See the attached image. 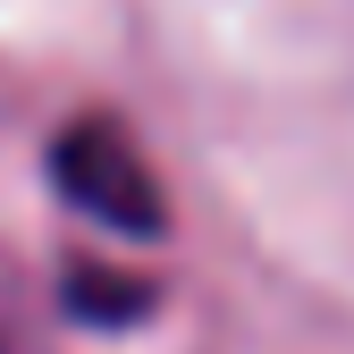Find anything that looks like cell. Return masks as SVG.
<instances>
[{
    "instance_id": "6da1fadb",
    "label": "cell",
    "mask_w": 354,
    "mask_h": 354,
    "mask_svg": "<svg viewBox=\"0 0 354 354\" xmlns=\"http://www.w3.org/2000/svg\"><path fill=\"white\" fill-rule=\"evenodd\" d=\"M51 186H59L84 219H102V228L160 236V186H152V169H144V152L127 144L118 127H102V118L68 127V136L51 144Z\"/></svg>"
},
{
    "instance_id": "7a4b0ae2",
    "label": "cell",
    "mask_w": 354,
    "mask_h": 354,
    "mask_svg": "<svg viewBox=\"0 0 354 354\" xmlns=\"http://www.w3.org/2000/svg\"><path fill=\"white\" fill-rule=\"evenodd\" d=\"M68 313L76 321H144L152 313V287H118V270H76L68 279Z\"/></svg>"
}]
</instances>
